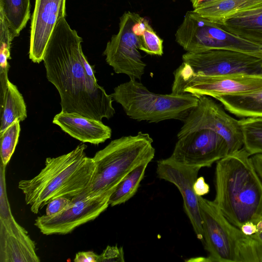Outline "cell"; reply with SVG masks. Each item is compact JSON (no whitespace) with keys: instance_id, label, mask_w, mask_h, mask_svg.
I'll use <instances>...</instances> for the list:
<instances>
[{"instance_id":"f546056e","label":"cell","mask_w":262,"mask_h":262,"mask_svg":"<svg viewBox=\"0 0 262 262\" xmlns=\"http://www.w3.org/2000/svg\"><path fill=\"white\" fill-rule=\"evenodd\" d=\"M99 255L92 251L78 252L75 257V262H99Z\"/></svg>"},{"instance_id":"7c38bea8","label":"cell","mask_w":262,"mask_h":262,"mask_svg":"<svg viewBox=\"0 0 262 262\" xmlns=\"http://www.w3.org/2000/svg\"><path fill=\"white\" fill-rule=\"evenodd\" d=\"M115 189L92 194L85 189L72 199L70 206L54 216H38L34 225L45 235L66 234L77 227L97 218L110 205V198Z\"/></svg>"},{"instance_id":"277c9868","label":"cell","mask_w":262,"mask_h":262,"mask_svg":"<svg viewBox=\"0 0 262 262\" xmlns=\"http://www.w3.org/2000/svg\"><path fill=\"white\" fill-rule=\"evenodd\" d=\"M152 143L149 135L142 132L112 140L93 157L95 170L85 190L92 194H100L115 189L133 169L153 159L155 149Z\"/></svg>"},{"instance_id":"8992f818","label":"cell","mask_w":262,"mask_h":262,"mask_svg":"<svg viewBox=\"0 0 262 262\" xmlns=\"http://www.w3.org/2000/svg\"><path fill=\"white\" fill-rule=\"evenodd\" d=\"M176 40L186 52L225 49L262 57V46L240 37L208 20L193 10L187 11L178 27Z\"/></svg>"},{"instance_id":"4316f807","label":"cell","mask_w":262,"mask_h":262,"mask_svg":"<svg viewBox=\"0 0 262 262\" xmlns=\"http://www.w3.org/2000/svg\"><path fill=\"white\" fill-rule=\"evenodd\" d=\"M163 40L148 24L139 35V49L151 55L162 56L163 54Z\"/></svg>"},{"instance_id":"3957f363","label":"cell","mask_w":262,"mask_h":262,"mask_svg":"<svg viewBox=\"0 0 262 262\" xmlns=\"http://www.w3.org/2000/svg\"><path fill=\"white\" fill-rule=\"evenodd\" d=\"M86 148L81 143L67 154L47 158L45 167L37 175L19 182L18 188L33 213H38L54 199H71L88 187L96 165L93 158L86 156Z\"/></svg>"},{"instance_id":"9c48e42d","label":"cell","mask_w":262,"mask_h":262,"mask_svg":"<svg viewBox=\"0 0 262 262\" xmlns=\"http://www.w3.org/2000/svg\"><path fill=\"white\" fill-rule=\"evenodd\" d=\"M207 261L237 262V249L243 233L222 214L213 201L198 196Z\"/></svg>"},{"instance_id":"e575fe53","label":"cell","mask_w":262,"mask_h":262,"mask_svg":"<svg viewBox=\"0 0 262 262\" xmlns=\"http://www.w3.org/2000/svg\"><path fill=\"white\" fill-rule=\"evenodd\" d=\"M257 232L253 234L256 238L262 241V217L256 223Z\"/></svg>"},{"instance_id":"52a82bcc","label":"cell","mask_w":262,"mask_h":262,"mask_svg":"<svg viewBox=\"0 0 262 262\" xmlns=\"http://www.w3.org/2000/svg\"><path fill=\"white\" fill-rule=\"evenodd\" d=\"M148 24L147 19L130 11L120 17L118 33L112 36L103 52L107 63L116 73L141 79L146 64L138 51L139 35Z\"/></svg>"},{"instance_id":"44dd1931","label":"cell","mask_w":262,"mask_h":262,"mask_svg":"<svg viewBox=\"0 0 262 262\" xmlns=\"http://www.w3.org/2000/svg\"><path fill=\"white\" fill-rule=\"evenodd\" d=\"M1 114L0 133L15 121H23L27 118L24 98L16 85L10 81L3 98L0 100Z\"/></svg>"},{"instance_id":"2e32d148","label":"cell","mask_w":262,"mask_h":262,"mask_svg":"<svg viewBox=\"0 0 262 262\" xmlns=\"http://www.w3.org/2000/svg\"><path fill=\"white\" fill-rule=\"evenodd\" d=\"M66 0H35L31 23L29 58L43 60L49 39L58 21L66 16Z\"/></svg>"},{"instance_id":"603a6c76","label":"cell","mask_w":262,"mask_h":262,"mask_svg":"<svg viewBox=\"0 0 262 262\" xmlns=\"http://www.w3.org/2000/svg\"><path fill=\"white\" fill-rule=\"evenodd\" d=\"M149 162H145L129 172L118 184L109 199L111 206L124 203L136 193Z\"/></svg>"},{"instance_id":"8fae6325","label":"cell","mask_w":262,"mask_h":262,"mask_svg":"<svg viewBox=\"0 0 262 262\" xmlns=\"http://www.w3.org/2000/svg\"><path fill=\"white\" fill-rule=\"evenodd\" d=\"M195 74L224 76L249 74L262 76V57L231 50L214 49L200 52H186L182 55Z\"/></svg>"},{"instance_id":"ba28073f","label":"cell","mask_w":262,"mask_h":262,"mask_svg":"<svg viewBox=\"0 0 262 262\" xmlns=\"http://www.w3.org/2000/svg\"><path fill=\"white\" fill-rule=\"evenodd\" d=\"M171 93H190L215 98L225 95L243 94L262 90V76L235 74L203 76L194 74L183 62L173 73Z\"/></svg>"},{"instance_id":"83f0119b","label":"cell","mask_w":262,"mask_h":262,"mask_svg":"<svg viewBox=\"0 0 262 262\" xmlns=\"http://www.w3.org/2000/svg\"><path fill=\"white\" fill-rule=\"evenodd\" d=\"M124 262V254L122 247L108 246L99 254V262Z\"/></svg>"},{"instance_id":"f1b7e54d","label":"cell","mask_w":262,"mask_h":262,"mask_svg":"<svg viewBox=\"0 0 262 262\" xmlns=\"http://www.w3.org/2000/svg\"><path fill=\"white\" fill-rule=\"evenodd\" d=\"M72 199L66 197H59L51 201L47 205L46 215L54 216L67 209L71 204Z\"/></svg>"},{"instance_id":"836d02e7","label":"cell","mask_w":262,"mask_h":262,"mask_svg":"<svg viewBox=\"0 0 262 262\" xmlns=\"http://www.w3.org/2000/svg\"><path fill=\"white\" fill-rule=\"evenodd\" d=\"M193 9L203 5L220 0H190Z\"/></svg>"},{"instance_id":"484cf974","label":"cell","mask_w":262,"mask_h":262,"mask_svg":"<svg viewBox=\"0 0 262 262\" xmlns=\"http://www.w3.org/2000/svg\"><path fill=\"white\" fill-rule=\"evenodd\" d=\"M20 131V121L17 120L0 133L1 165L4 167L8 164L14 152Z\"/></svg>"},{"instance_id":"e0dca14e","label":"cell","mask_w":262,"mask_h":262,"mask_svg":"<svg viewBox=\"0 0 262 262\" xmlns=\"http://www.w3.org/2000/svg\"><path fill=\"white\" fill-rule=\"evenodd\" d=\"M53 123L83 143L98 145L110 139L111 128L102 121L61 111L55 116Z\"/></svg>"},{"instance_id":"4dcf8cb0","label":"cell","mask_w":262,"mask_h":262,"mask_svg":"<svg viewBox=\"0 0 262 262\" xmlns=\"http://www.w3.org/2000/svg\"><path fill=\"white\" fill-rule=\"evenodd\" d=\"M193 187L197 196L204 195L208 193L210 190L209 186L205 182L203 177H200L197 178L194 183Z\"/></svg>"},{"instance_id":"d4e9b609","label":"cell","mask_w":262,"mask_h":262,"mask_svg":"<svg viewBox=\"0 0 262 262\" xmlns=\"http://www.w3.org/2000/svg\"><path fill=\"white\" fill-rule=\"evenodd\" d=\"M237 262H262V241L243 233L238 241Z\"/></svg>"},{"instance_id":"ac0fdd59","label":"cell","mask_w":262,"mask_h":262,"mask_svg":"<svg viewBox=\"0 0 262 262\" xmlns=\"http://www.w3.org/2000/svg\"><path fill=\"white\" fill-rule=\"evenodd\" d=\"M219 24L228 31L262 46V7L238 13Z\"/></svg>"},{"instance_id":"7a4b0ae2","label":"cell","mask_w":262,"mask_h":262,"mask_svg":"<svg viewBox=\"0 0 262 262\" xmlns=\"http://www.w3.org/2000/svg\"><path fill=\"white\" fill-rule=\"evenodd\" d=\"M244 148L216 162L213 201L224 217L240 229L262 217V182Z\"/></svg>"},{"instance_id":"7402d4cb","label":"cell","mask_w":262,"mask_h":262,"mask_svg":"<svg viewBox=\"0 0 262 262\" xmlns=\"http://www.w3.org/2000/svg\"><path fill=\"white\" fill-rule=\"evenodd\" d=\"M30 0H0V15L13 38L18 36L30 16Z\"/></svg>"},{"instance_id":"9a60e30c","label":"cell","mask_w":262,"mask_h":262,"mask_svg":"<svg viewBox=\"0 0 262 262\" xmlns=\"http://www.w3.org/2000/svg\"><path fill=\"white\" fill-rule=\"evenodd\" d=\"M0 261L38 262L35 243L27 231L15 220L7 200H1Z\"/></svg>"},{"instance_id":"cb8c5ba5","label":"cell","mask_w":262,"mask_h":262,"mask_svg":"<svg viewBox=\"0 0 262 262\" xmlns=\"http://www.w3.org/2000/svg\"><path fill=\"white\" fill-rule=\"evenodd\" d=\"M238 121L243 132V147L251 156L262 154V117H244Z\"/></svg>"},{"instance_id":"5b68a950","label":"cell","mask_w":262,"mask_h":262,"mask_svg":"<svg viewBox=\"0 0 262 262\" xmlns=\"http://www.w3.org/2000/svg\"><path fill=\"white\" fill-rule=\"evenodd\" d=\"M111 95L129 118L155 123L169 119L184 121L199 102V97L190 93H155L131 79L115 88Z\"/></svg>"},{"instance_id":"d6986e66","label":"cell","mask_w":262,"mask_h":262,"mask_svg":"<svg viewBox=\"0 0 262 262\" xmlns=\"http://www.w3.org/2000/svg\"><path fill=\"white\" fill-rule=\"evenodd\" d=\"M262 7V0H220L193 10L202 17L220 23L238 13Z\"/></svg>"},{"instance_id":"1f68e13d","label":"cell","mask_w":262,"mask_h":262,"mask_svg":"<svg viewBox=\"0 0 262 262\" xmlns=\"http://www.w3.org/2000/svg\"><path fill=\"white\" fill-rule=\"evenodd\" d=\"M251 157L255 170L262 182V154L253 155Z\"/></svg>"},{"instance_id":"d6a6232c","label":"cell","mask_w":262,"mask_h":262,"mask_svg":"<svg viewBox=\"0 0 262 262\" xmlns=\"http://www.w3.org/2000/svg\"><path fill=\"white\" fill-rule=\"evenodd\" d=\"M243 233L247 235H252L257 232L256 225L252 222H248L243 224L240 228Z\"/></svg>"},{"instance_id":"ffe728a7","label":"cell","mask_w":262,"mask_h":262,"mask_svg":"<svg viewBox=\"0 0 262 262\" xmlns=\"http://www.w3.org/2000/svg\"><path fill=\"white\" fill-rule=\"evenodd\" d=\"M214 98L236 116L262 117V90L247 94L221 95Z\"/></svg>"},{"instance_id":"6da1fadb","label":"cell","mask_w":262,"mask_h":262,"mask_svg":"<svg viewBox=\"0 0 262 262\" xmlns=\"http://www.w3.org/2000/svg\"><path fill=\"white\" fill-rule=\"evenodd\" d=\"M82 38L66 18L57 23L45 50L47 78L57 90L61 111L102 121L114 116L113 98L88 74L83 63Z\"/></svg>"},{"instance_id":"d590c367","label":"cell","mask_w":262,"mask_h":262,"mask_svg":"<svg viewBox=\"0 0 262 262\" xmlns=\"http://www.w3.org/2000/svg\"><path fill=\"white\" fill-rule=\"evenodd\" d=\"M261 54H262V51H261Z\"/></svg>"},{"instance_id":"30bf717a","label":"cell","mask_w":262,"mask_h":262,"mask_svg":"<svg viewBox=\"0 0 262 262\" xmlns=\"http://www.w3.org/2000/svg\"><path fill=\"white\" fill-rule=\"evenodd\" d=\"M198 97V105L183 121L184 124L177 137L192 132L209 129L219 134L226 140L229 154L242 148L243 135L238 120L226 113L222 106L210 97Z\"/></svg>"},{"instance_id":"5bb4252c","label":"cell","mask_w":262,"mask_h":262,"mask_svg":"<svg viewBox=\"0 0 262 262\" xmlns=\"http://www.w3.org/2000/svg\"><path fill=\"white\" fill-rule=\"evenodd\" d=\"M201 167L182 164L169 158L157 161L156 173L160 179L174 184L180 191L183 200V207L197 238L204 243L202 219L198 196L193 190V184Z\"/></svg>"},{"instance_id":"4fadbf2b","label":"cell","mask_w":262,"mask_h":262,"mask_svg":"<svg viewBox=\"0 0 262 262\" xmlns=\"http://www.w3.org/2000/svg\"><path fill=\"white\" fill-rule=\"evenodd\" d=\"M229 154L226 140L209 129L188 133L178 138L169 158L178 163L201 168L210 167Z\"/></svg>"}]
</instances>
